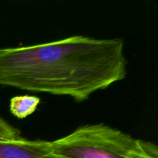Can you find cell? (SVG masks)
<instances>
[{
  "label": "cell",
  "mask_w": 158,
  "mask_h": 158,
  "mask_svg": "<svg viewBox=\"0 0 158 158\" xmlns=\"http://www.w3.org/2000/svg\"><path fill=\"white\" fill-rule=\"evenodd\" d=\"M127 63L123 39L72 35L0 48V85L82 102L123 80Z\"/></svg>",
  "instance_id": "cell-1"
},
{
  "label": "cell",
  "mask_w": 158,
  "mask_h": 158,
  "mask_svg": "<svg viewBox=\"0 0 158 158\" xmlns=\"http://www.w3.org/2000/svg\"><path fill=\"white\" fill-rule=\"evenodd\" d=\"M135 138L103 123L80 126L50 141L53 158H124Z\"/></svg>",
  "instance_id": "cell-2"
},
{
  "label": "cell",
  "mask_w": 158,
  "mask_h": 158,
  "mask_svg": "<svg viewBox=\"0 0 158 158\" xmlns=\"http://www.w3.org/2000/svg\"><path fill=\"white\" fill-rule=\"evenodd\" d=\"M0 158H53L50 141L19 137L0 140Z\"/></svg>",
  "instance_id": "cell-3"
},
{
  "label": "cell",
  "mask_w": 158,
  "mask_h": 158,
  "mask_svg": "<svg viewBox=\"0 0 158 158\" xmlns=\"http://www.w3.org/2000/svg\"><path fill=\"white\" fill-rule=\"evenodd\" d=\"M40 103V98L35 96H15L11 98L9 110L18 119H24L33 114Z\"/></svg>",
  "instance_id": "cell-4"
},
{
  "label": "cell",
  "mask_w": 158,
  "mask_h": 158,
  "mask_svg": "<svg viewBox=\"0 0 158 158\" xmlns=\"http://www.w3.org/2000/svg\"><path fill=\"white\" fill-rule=\"evenodd\" d=\"M124 158H158V148L153 142L135 139Z\"/></svg>",
  "instance_id": "cell-5"
},
{
  "label": "cell",
  "mask_w": 158,
  "mask_h": 158,
  "mask_svg": "<svg viewBox=\"0 0 158 158\" xmlns=\"http://www.w3.org/2000/svg\"><path fill=\"white\" fill-rule=\"evenodd\" d=\"M19 137H21L20 130L12 126L0 117V140H14Z\"/></svg>",
  "instance_id": "cell-6"
}]
</instances>
